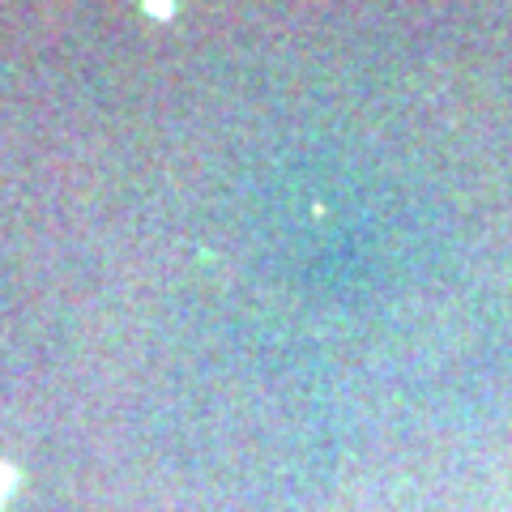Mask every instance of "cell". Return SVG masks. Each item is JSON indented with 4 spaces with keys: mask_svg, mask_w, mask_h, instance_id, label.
Listing matches in <instances>:
<instances>
[{
    "mask_svg": "<svg viewBox=\"0 0 512 512\" xmlns=\"http://www.w3.org/2000/svg\"><path fill=\"white\" fill-rule=\"evenodd\" d=\"M150 9H154V13H167V9H171V0H150Z\"/></svg>",
    "mask_w": 512,
    "mask_h": 512,
    "instance_id": "cell-1",
    "label": "cell"
}]
</instances>
